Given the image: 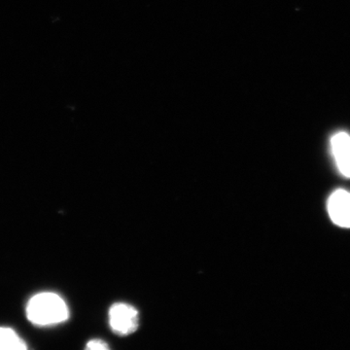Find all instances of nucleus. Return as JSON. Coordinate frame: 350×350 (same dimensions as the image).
Segmentation results:
<instances>
[{"instance_id": "nucleus-1", "label": "nucleus", "mask_w": 350, "mask_h": 350, "mask_svg": "<svg viewBox=\"0 0 350 350\" xmlns=\"http://www.w3.org/2000/svg\"><path fill=\"white\" fill-rule=\"evenodd\" d=\"M69 310L66 301L53 292L34 295L27 306V317L36 326H51L68 319Z\"/></svg>"}, {"instance_id": "nucleus-2", "label": "nucleus", "mask_w": 350, "mask_h": 350, "mask_svg": "<svg viewBox=\"0 0 350 350\" xmlns=\"http://www.w3.org/2000/svg\"><path fill=\"white\" fill-rule=\"evenodd\" d=\"M109 324L112 330L119 335L126 336L133 333L138 327L137 308L128 304H115L110 308Z\"/></svg>"}, {"instance_id": "nucleus-3", "label": "nucleus", "mask_w": 350, "mask_h": 350, "mask_svg": "<svg viewBox=\"0 0 350 350\" xmlns=\"http://www.w3.org/2000/svg\"><path fill=\"white\" fill-rule=\"evenodd\" d=\"M331 220L338 227L350 228V193L338 189L328 200Z\"/></svg>"}, {"instance_id": "nucleus-4", "label": "nucleus", "mask_w": 350, "mask_h": 350, "mask_svg": "<svg viewBox=\"0 0 350 350\" xmlns=\"http://www.w3.org/2000/svg\"><path fill=\"white\" fill-rule=\"evenodd\" d=\"M331 146L338 170L350 178V135L345 131L336 133L332 137Z\"/></svg>"}, {"instance_id": "nucleus-5", "label": "nucleus", "mask_w": 350, "mask_h": 350, "mask_svg": "<svg viewBox=\"0 0 350 350\" xmlns=\"http://www.w3.org/2000/svg\"><path fill=\"white\" fill-rule=\"evenodd\" d=\"M25 340L15 330L8 327H0V350H25Z\"/></svg>"}, {"instance_id": "nucleus-6", "label": "nucleus", "mask_w": 350, "mask_h": 350, "mask_svg": "<svg viewBox=\"0 0 350 350\" xmlns=\"http://www.w3.org/2000/svg\"><path fill=\"white\" fill-rule=\"evenodd\" d=\"M109 349L107 342L101 340H92L88 342L86 349L89 350H107Z\"/></svg>"}]
</instances>
